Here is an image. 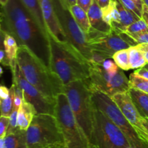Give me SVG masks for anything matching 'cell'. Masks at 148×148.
Listing matches in <instances>:
<instances>
[{
  "label": "cell",
  "mask_w": 148,
  "mask_h": 148,
  "mask_svg": "<svg viewBox=\"0 0 148 148\" xmlns=\"http://www.w3.org/2000/svg\"><path fill=\"white\" fill-rule=\"evenodd\" d=\"M1 30L11 34L50 68L49 35L41 30L21 0H9L1 8Z\"/></svg>",
  "instance_id": "obj_1"
},
{
  "label": "cell",
  "mask_w": 148,
  "mask_h": 148,
  "mask_svg": "<svg viewBox=\"0 0 148 148\" xmlns=\"http://www.w3.org/2000/svg\"><path fill=\"white\" fill-rule=\"evenodd\" d=\"M50 68L64 85L76 81H87L90 62L70 42H61L49 33Z\"/></svg>",
  "instance_id": "obj_2"
},
{
  "label": "cell",
  "mask_w": 148,
  "mask_h": 148,
  "mask_svg": "<svg viewBox=\"0 0 148 148\" xmlns=\"http://www.w3.org/2000/svg\"><path fill=\"white\" fill-rule=\"evenodd\" d=\"M17 62L27 81L45 96L56 99L64 93V84L60 78L27 46H19Z\"/></svg>",
  "instance_id": "obj_3"
},
{
  "label": "cell",
  "mask_w": 148,
  "mask_h": 148,
  "mask_svg": "<svg viewBox=\"0 0 148 148\" xmlns=\"http://www.w3.org/2000/svg\"><path fill=\"white\" fill-rule=\"evenodd\" d=\"M64 93L77 120L90 141L95 106L88 82L76 81L69 83L64 85Z\"/></svg>",
  "instance_id": "obj_4"
},
{
  "label": "cell",
  "mask_w": 148,
  "mask_h": 148,
  "mask_svg": "<svg viewBox=\"0 0 148 148\" xmlns=\"http://www.w3.org/2000/svg\"><path fill=\"white\" fill-rule=\"evenodd\" d=\"M55 116L63 136L65 148H95L77 120L64 93L56 97Z\"/></svg>",
  "instance_id": "obj_5"
},
{
  "label": "cell",
  "mask_w": 148,
  "mask_h": 148,
  "mask_svg": "<svg viewBox=\"0 0 148 148\" xmlns=\"http://www.w3.org/2000/svg\"><path fill=\"white\" fill-rule=\"evenodd\" d=\"M28 148L63 146L64 141L56 116L37 114L26 131Z\"/></svg>",
  "instance_id": "obj_6"
},
{
  "label": "cell",
  "mask_w": 148,
  "mask_h": 148,
  "mask_svg": "<svg viewBox=\"0 0 148 148\" xmlns=\"http://www.w3.org/2000/svg\"><path fill=\"white\" fill-rule=\"evenodd\" d=\"M90 142L95 148H130L120 128L95 107Z\"/></svg>",
  "instance_id": "obj_7"
},
{
  "label": "cell",
  "mask_w": 148,
  "mask_h": 148,
  "mask_svg": "<svg viewBox=\"0 0 148 148\" xmlns=\"http://www.w3.org/2000/svg\"><path fill=\"white\" fill-rule=\"evenodd\" d=\"M95 107L103 112L120 128L132 148H148V142L140 136L135 128L127 120L111 97L91 90Z\"/></svg>",
  "instance_id": "obj_8"
},
{
  "label": "cell",
  "mask_w": 148,
  "mask_h": 148,
  "mask_svg": "<svg viewBox=\"0 0 148 148\" xmlns=\"http://www.w3.org/2000/svg\"><path fill=\"white\" fill-rule=\"evenodd\" d=\"M87 38L92 51L98 52L106 59H113L118 51L138 45L127 33L114 28L109 32H101L91 28Z\"/></svg>",
  "instance_id": "obj_9"
},
{
  "label": "cell",
  "mask_w": 148,
  "mask_h": 148,
  "mask_svg": "<svg viewBox=\"0 0 148 148\" xmlns=\"http://www.w3.org/2000/svg\"><path fill=\"white\" fill-rule=\"evenodd\" d=\"M87 82L91 90L104 93L110 97L130 89L129 79L121 68L116 73L111 74L102 65L90 63V77Z\"/></svg>",
  "instance_id": "obj_10"
},
{
  "label": "cell",
  "mask_w": 148,
  "mask_h": 148,
  "mask_svg": "<svg viewBox=\"0 0 148 148\" xmlns=\"http://www.w3.org/2000/svg\"><path fill=\"white\" fill-rule=\"evenodd\" d=\"M52 1L58 20L68 41L77 48L86 59L90 61L92 49L88 44L87 35L77 23L69 9L64 7L59 0H52Z\"/></svg>",
  "instance_id": "obj_11"
},
{
  "label": "cell",
  "mask_w": 148,
  "mask_h": 148,
  "mask_svg": "<svg viewBox=\"0 0 148 148\" xmlns=\"http://www.w3.org/2000/svg\"><path fill=\"white\" fill-rule=\"evenodd\" d=\"M13 84L20 87L23 91V97L31 103L38 112V114H50L55 115L56 99L50 98L38 91L27 81L23 75L17 62L11 69Z\"/></svg>",
  "instance_id": "obj_12"
},
{
  "label": "cell",
  "mask_w": 148,
  "mask_h": 148,
  "mask_svg": "<svg viewBox=\"0 0 148 148\" xmlns=\"http://www.w3.org/2000/svg\"><path fill=\"white\" fill-rule=\"evenodd\" d=\"M38 1L49 34L61 42L68 41L67 38L64 33L58 20L52 0H38Z\"/></svg>",
  "instance_id": "obj_13"
},
{
  "label": "cell",
  "mask_w": 148,
  "mask_h": 148,
  "mask_svg": "<svg viewBox=\"0 0 148 148\" xmlns=\"http://www.w3.org/2000/svg\"><path fill=\"white\" fill-rule=\"evenodd\" d=\"M111 98L117 104L124 117L135 128L136 130H144L142 125L143 117L136 108L128 91L116 94Z\"/></svg>",
  "instance_id": "obj_14"
},
{
  "label": "cell",
  "mask_w": 148,
  "mask_h": 148,
  "mask_svg": "<svg viewBox=\"0 0 148 148\" xmlns=\"http://www.w3.org/2000/svg\"><path fill=\"white\" fill-rule=\"evenodd\" d=\"M38 114L36 107L27 102L24 97L18 110L17 115V124L18 127L22 130L27 131L31 124L35 116Z\"/></svg>",
  "instance_id": "obj_15"
},
{
  "label": "cell",
  "mask_w": 148,
  "mask_h": 148,
  "mask_svg": "<svg viewBox=\"0 0 148 148\" xmlns=\"http://www.w3.org/2000/svg\"><path fill=\"white\" fill-rule=\"evenodd\" d=\"M87 12L92 28L101 32H109L111 30V26L104 20L102 9L94 0Z\"/></svg>",
  "instance_id": "obj_16"
},
{
  "label": "cell",
  "mask_w": 148,
  "mask_h": 148,
  "mask_svg": "<svg viewBox=\"0 0 148 148\" xmlns=\"http://www.w3.org/2000/svg\"><path fill=\"white\" fill-rule=\"evenodd\" d=\"M26 131L18 129L7 133L4 138H0V148H28Z\"/></svg>",
  "instance_id": "obj_17"
},
{
  "label": "cell",
  "mask_w": 148,
  "mask_h": 148,
  "mask_svg": "<svg viewBox=\"0 0 148 148\" xmlns=\"http://www.w3.org/2000/svg\"><path fill=\"white\" fill-rule=\"evenodd\" d=\"M116 7L119 12V24L117 29L115 30H119V31L125 32L127 28L132 24L134 22L137 21L140 17H139L137 15L133 13L132 12L127 10L119 0H116Z\"/></svg>",
  "instance_id": "obj_18"
},
{
  "label": "cell",
  "mask_w": 148,
  "mask_h": 148,
  "mask_svg": "<svg viewBox=\"0 0 148 148\" xmlns=\"http://www.w3.org/2000/svg\"><path fill=\"white\" fill-rule=\"evenodd\" d=\"M1 36L3 39V46L4 49L7 54V57L11 62V68L10 69L14 68V65L17 63V56L18 52L19 46L16 39L8 33L4 31H1Z\"/></svg>",
  "instance_id": "obj_19"
},
{
  "label": "cell",
  "mask_w": 148,
  "mask_h": 148,
  "mask_svg": "<svg viewBox=\"0 0 148 148\" xmlns=\"http://www.w3.org/2000/svg\"><path fill=\"white\" fill-rule=\"evenodd\" d=\"M128 92L140 115L148 118V94L132 88H130Z\"/></svg>",
  "instance_id": "obj_20"
},
{
  "label": "cell",
  "mask_w": 148,
  "mask_h": 148,
  "mask_svg": "<svg viewBox=\"0 0 148 148\" xmlns=\"http://www.w3.org/2000/svg\"><path fill=\"white\" fill-rule=\"evenodd\" d=\"M21 1L27 10V11L31 14L41 30L46 35H49V32H48L44 19H43L38 0H21Z\"/></svg>",
  "instance_id": "obj_21"
},
{
  "label": "cell",
  "mask_w": 148,
  "mask_h": 148,
  "mask_svg": "<svg viewBox=\"0 0 148 148\" xmlns=\"http://www.w3.org/2000/svg\"><path fill=\"white\" fill-rule=\"evenodd\" d=\"M69 11L72 13V16L76 20L77 23L79 25L80 28L83 30L85 34H88L91 28L88 12L78 4H75L71 7Z\"/></svg>",
  "instance_id": "obj_22"
},
{
  "label": "cell",
  "mask_w": 148,
  "mask_h": 148,
  "mask_svg": "<svg viewBox=\"0 0 148 148\" xmlns=\"http://www.w3.org/2000/svg\"><path fill=\"white\" fill-rule=\"evenodd\" d=\"M102 12L104 20L111 28L117 29L119 24V12L117 9L116 0H111L109 5L102 9Z\"/></svg>",
  "instance_id": "obj_23"
},
{
  "label": "cell",
  "mask_w": 148,
  "mask_h": 148,
  "mask_svg": "<svg viewBox=\"0 0 148 148\" xmlns=\"http://www.w3.org/2000/svg\"><path fill=\"white\" fill-rule=\"evenodd\" d=\"M129 51L131 69H139L144 68L147 65V61L143 56V52L137 45L129 48Z\"/></svg>",
  "instance_id": "obj_24"
},
{
  "label": "cell",
  "mask_w": 148,
  "mask_h": 148,
  "mask_svg": "<svg viewBox=\"0 0 148 148\" xmlns=\"http://www.w3.org/2000/svg\"><path fill=\"white\" fill-rule=\"evenodd\" d=\"M10 94L7 98L1 99L0 100V110H1V116L4 117H10L12 112L13 102L14 98V86L12 85L10 88Z\"/></svg>",
  "instance_id": "obj_25"
},
{
  "label": "cell",
  "mask_w": 148,
  "mask_h": 148,
  "mask_svg": "<svg viewBox=\"0 0 148 148\" xmlns=\"http://www.w3.org/2000/svg\"><path fill=\"white\" fill-rule=\"evenodd\" d=\"M113 59L118 67L121 70L129 71L131 69L130 61V51L129 49L118 51L114 54Z\"/></svg>",
  "instance_id": "obj_26"
},
{
  "label": "cell",
  "mask_w": 148,
  "mask_h": 148,
  "mask_svg": "<svg viewBox=\"0 0 148 148\" xmlns=\"http://www.w3.org/2000/svg\"><path fill=\"white\" fill-rule=\"evenodd\" d=\"M130 88L139 90L148 94V80L140 75H136L134 73L130 74L129 78Z\"/></svg>",
  "instance_id": "obj_27"
},
{
  "label": "cell",
  "mask_w": 148,
  "mask_h": 148,
  "mask_svg": "<svg viewBox=\"0 0 148 148\" xmlns=\"http://www.w3.org/2000/svg\"><path fill=\"white\" fill-rule=\"evenodd\" d=\"M145 31H148V26L145 21L141 18L130 25L127 28L125 33L127 34H135Z\"/></svg>",
  "instance_id": "obj_28"
},
{
  "label": "cell",
  "mask_w": 148,
  "mask_h": 148,
  "mask_svg": "<svg viewBox=\"0 0 148 148\" xmlns=\"http://www.w3.org/2000/svg\"><path fill=\"white\" fill-rule=\"evenodd\" d=\"M119 1L127 10L137 15L140 18L143 17V10H140L138 6L137 5V4L132 0H119Z\"/></svg>",
  "instance_id": "obj_29"
},
{
  "label": "cell",
  "mask_w": 148,
  "mask_h": 148,
  "mask_svg": "<svg viewBox=\"0 0 148 148\" xmlns=\"http://www.w3.org/2000/svg\"><path fill=\"white\" fill-rule=\"evenodd\" d=\"M102 66L103 67V68L107 71V72H108L109 73L111 74L116 73L120 69L118 67V65L116 64V62L110 59H106L103 62V63Z\"/></svg>",
  "instance_id": "obj_30"
},
{
  "label": "cell",
  "mask_w": 148,
  "mask_h": 148,
  "mask_svg": "<svg viewBox=\"0 0 148 148\" xmlns=\"http://www.w3.org/2000/svg\"><path fill=\"white\" fill-rule=\"evenodd\" d=\"M10 126V118L1 116L0 117V138H4L7 135Z\"/></svg>",
  "instance_id": "obj_31"
},
{
  "label": "cell",
  "mask_w": 148,
  "mask_h": 148,
  "mask_svg": "<svg viewBox=\"0 0 148 148\" xmlns=\"http://www.w3.org/2000/svg\"><path fill=\"white\" fill-rule=\"evenodd\" d=\"M137 42L138 44H148V31L135 33V34H128Z\"/></svg>",
  "instance_id": "obj_32"
},
{
  "label": "cell",
  "mask_w": 148,
  "mask_h": 148,
  "mask_svg": "<svg viewBox=\"0 0 148 148\" xmlns=\"http://www.w3.org/2000/svg\"><path fill=\"white\" fill-rule=\"evenodd\" d=\"M0 62H1V65H4V66L11 68V62H10V59L7 57L4 49H1V51H0Z\"/></svg>",
  "instance_id": "obj_33"
},
{
  "label": "cell",
  "mask_w": 148,
  "mask_h": 148,
  "mask_svg": "<svg viewBox=\"0 0 148 148\" xmlns=\"http://www.w3.org/2000/svg\"><path fill=\"white\" fill-rule=\"evenodd\" d=\"M93 0H77V4L82 7V9L85 10L86 12L88 11L90 7L92 4Z\"/></svg>",
  "instance_id": "obj_34"
},
{
  "label": "cell",
  "mask_w": 148,
  "mask_h": 148,
  "mask_svg": "<svg viewBox=\"0 0 148 148\" xmlns=\"http://www.w3.org/2000/svg\"><path fill=\"white\" fill-rule=\"evenodd\" d=\"M134 73L136 74V75H140V76L143 77V78L148 80V69L145 68V67L144 68L137 69Z\"/></svg>",
  "instance_id": "obj_35"
},
{
  "label": "cell",
  "mask_w": 148,
  "mask_h": 148,
  "mask_svg": "<svg viewBox=\"0 0 148 148\" xmlns=\"http://www.w3.org/2000/svg\"><path fill=\"white\" fill-rule=\"evenodd\" d=\"M10 89L7 88L5 86L1 85L0 86V97L1 99H5L10 96Z\"/></svg>",
  "instance_id": "obj_36"
},
{
  "label": "cell",
  "mask_w": 148,
  "mask_h": 148,
  "mask_svg": "<svg viewBox=\"0 0 148 148\" xmlns=\"http://www.w3.org/2000/svg\"><path fill=\"white\" fill-rule=\"evenodd\" d=\"M59 1L64 7H66V9H69V10L71 7L75 5L77 3V0H59Z\"/></svg>",
  "instance_id": "obj_37"
},
{
  "label": "cell",
  "mask_w": 148,
  "mask_h": 148,
  "mask_svg": "<svg viewBox=\"0 0 148 148\" xmlns=\"http://www.w3.org/2000/svg\"><path fill=\"white\" fill-rule=\"evenodd\" d=\"M94 1L99 5L101 9H103L109 5L111 0H94Z\"/></svg>",
  "instance_id": "obj_38"
},
{
  "label": "cell",
  "mask_w": 148,
  "mask_h": 148,
  "mask_svg": "<svg viewBox=\"0 0 148 148\" xmlns=\"http://www.w3.org/2000/svg\"><path fill=\"white\" fill-rule=\"evenodd\" d=\"M137 46H138V47L140 48L142 50V52H143V56H144L145 59L147 61V63L148 64V48L145 46L143 44H138Z\"/></svg>",
  "instance_id": "obj_39"
},
{
  "label": "cell",
  "mask_w": 148,
  "mask_h": 148,
  "mask_svg": "<svg viewBox=\"0 0 148 148\" xmlns=\"http://www.w3.org/2000/svg\"><path fill=\"white\" fill-rule=\"evenodd\" d=\"M142 18L145 21L148 26V7H146L144 4L143 6V17Z\"/></svg>",
  "instance_id": "obj_40"
},
{
  "label": "cell",
  "mask_w": 148,
  "mask_h": 148,
  "mask_svg": "<svg viewBox=\"0 0 148 148\" xmlns=\"http://www.w3.org/2000/svg\"><path fill=\"white\" fill-rule=\"evenodd\" d=\"M138 132V133L140 134V136H141L143 139H144L145 140L147 141L148 142V133L145 130H140V131H137Z\"/></svg>",
  "instance_id": "obj_41"
},
{
  "label": "cell",
  "mask_w": 148,
  "mask_h": 148,
  "mask_svg": "<svg viewBox=\"0 0 148 148\" xmlns=\"http://www.w3.org/2000/svg\"><path fill=\"white\" fill-rule=\"evenodd\" d=\"M142 125H143V129L148 133V118H143V119H142Z\"/></svg>",
  "instance_id": "obj_42"
},
{
  "label": "cell",
  "mask_w": 148,
  "mask_h": 148,
  "mask_svg": "<svg viewBox=\"0 0 148 148\" xmlns=\"http://www.w3.org/2000/svg\"><path fill=\"white\" fill-rule=\"evenodd\" d=\"M132 1H134V2L137 4V5L138 6L139 8H140V10H143V6H144V4H143V0H132Z\"/></svg>",
  "instance_id": "obj_43"
},
{
  "label": "cell",
  "mask_w": 148,
  "mask_h": 148,
  "mask_svg": "<svg viewBox=\"0 0 148 148\" xmlns=\"http://www.w3.org/2000/svg\"><path fill=\"white\" fill-rule=\"evenodd\" d=\"M9 0H0V3H1V6H4L7 2H8Z\"/></svg>",
  "instance_id": "obj_44"
},
{
  "label": "cell",
  "mask_w": 148,
  "mask_h": 148,
  "mask_svg": "<svg viewBox=\"0 0 148 148\" xmlns=\"http://www.w3.org/2000/svg\"><path fill=\"white\" fill-rule=\"evenodd\" d=\"M143 4L146 6V7H148V0H143Z\"/></svg>",
  "instance_id": "obj_45"
},
{
  "label": "cell",
  "mask_w": 148,
  "mask_h": 148,
  "mask_svg": "<svg viewBox=\"0 0 148 148\" xmlns=\"http://www.w3.org/2000/svg\"><path fill=\"white\" fill-rule=\"evenodd\" d=\"M47 148H64L63 146H56V147H47Z\"/></svg>",
  "instance_id": "obj_46"
},
{
  "label": "cell",
  "mask_w": 148,
  "mask_h": 148,
  "mask_svg": "<svg viewBox=\"0 0 148 148\" xmlns=\"http://www.w3.org/2000/svg\"><path fill=\"white\" fill-rule=\"evenodd\" d=\"M143 44L145 46H146V47L148 48V44Z\"/></svg>",
  "instance_id": "obj_47"
},
{
  "label": "cell",
  "mask_w": 148,
  "mask_h": 148,
  "mask_svg": "<svg viewBox=\"0 0 148 148\" xmlns=\"http://www.w3.org/2000/svg\"><path fill=\"white\" fill-rule=\"evenodd\" d=\"M145 68H147V69H148V64H147V65H146L145 66Z\"/></svg>",
  "instance_id": "obj_48"
},
{
  "label": "cell",
  "mask_w": 148,
  "mask_h": 148,
  "mask_svg": "<svg viewBox=\"0 0 148 148\" xmlns=\"http://www.w3.org/2000/svg\"><path fill=\"white\" fill-rule=\"evenodd\" d=\"M130 148H132V147H130Z\"/></svg>",
  "instance_id": "obj_49"
}]
</instances>
